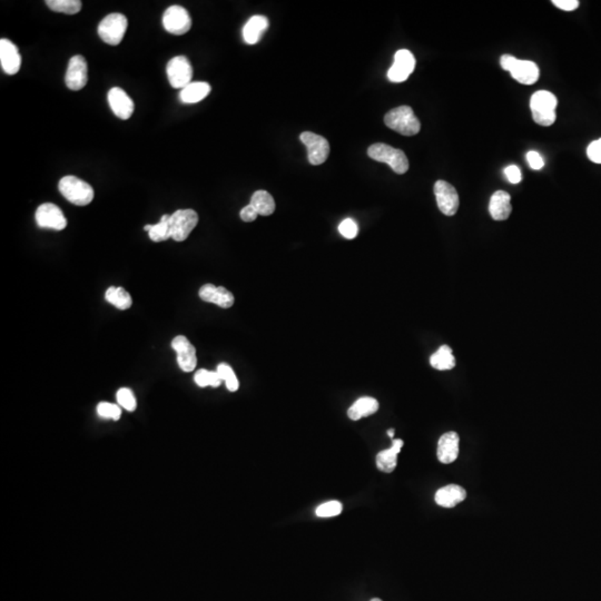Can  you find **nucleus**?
<instances>
[{"label": "nucleus", "instance_id": "40", "mask_svg": "<svg viewBox=\"0 0 601 601\" xmlns=\"http://www.w3.org/2000/svg\"><path fill=\"white\" fill-rule=\"evenodd\" d=\"M552 3L557 8L562 9L565 12H573L579 7L578 0H552Z\"/></svg>", "mask_w": 601, "mask_h": 601}, {"label": "nucleus", "instance_id": "29", "mask_svg": "<svg viewBox=\"0 0 601 601\" xmlns=\"http://www.w3.org/2000/svg\"><path fill=\"white\" fill-rule=\"evenodd\" d=\"M170 216L163 215L160 218V223L154 224V225H146L144 227L146 232H149V238L153 242H164L168 238H172L171 227H170Z\"/></svg>", "mask_w": 601, "mask_h": 601}, {"label": "nucleus", "instance_id": "9", "mask_svg": "<svg viewBox=\"0 0 601 601\" xmlns=\"http://www.w3.org/2000/svg\"><path fill=\"white\" fill-rule=\"evenodd\" d=\"M299 140L308 149V160L311 165H321L327 162L330 154V144L327 138L312 132H304Z\"/></svg>", "mask_w": 601, "mask_h": 601}, {"label": "nucleus", "instance_id": "21", "mask_svg": "<svg viewBox=\"0 0 601 601\" xmlns=\"http://www.w3.org/2000/svg\"><path fill=\"white\" fill-rule=\"evenodd\" d=\"M467 498V491L458 484H449L440 488L434 495L436 504L443 508H454Z\"/></svg>", "mask_w": 601, "mask_h": 601}, {"label": "nucleus", "instance_id": "19", "mask_svg": "<svg viewBox=\"0 0 601 601\" xmlns=\"http://www.w3.org/2000/svg\"><path fill=\"white\" fill-rule=\"evenodd\" d=\"M199 295L204 302L213 303L222 308H229L234 304V295L223 286L205 284L199 288Z\"/></svg>", "mask_w": 601, "mask_h": 601}, {"label": "nucleus", "instance_id": "24", "mask_svg": "<svg viewBox=\"0 0 601 601\" xmlns=\"http://www.w3.org/2000/svg\"><path fill=\"white\" fill-rule=\"evenodd\" d=\"M211 90V85L205 81H194L183 88L179 92V99L184 104H196L203 101L208 96Z\"/></svg>", "mask_w": 601, "mask_h": 601}, {"label": "nucleus", "instance_id": "31", "mask_svg": "<svg viewBox=\"0 0 601 601\" xmlns=\"http://www.w3.org/2000/svg\"><path fill=\"white\" fill-rule=\"evenodd\" d=\"M194 381H195V384L199 386V388H206V386H213V388H217V386H221L222 381L221 377L218 375V373L216 371H208V370L201 369L195 373L194 375Z\"/></svg>", "mask_w": 601, "mask_h": 601}, {"label": "nucleus", "instance_id": "28", "mask_svg": "<svg viewBox=\"0 0 601 601\" xmlns=\"http://www.w3.org/2000/svg\"><path fill=\"white\" fill-rule=\"evenodd\" d=\"M105 297H106L107 302L114 305L115 308H117L118 310H127L133 304L131 294L124 288L110 286V288H107Z\"/></svg>", "mask_w": 601, "mask_h": 601}, {"label": "nucleus", "instance_id": "7", "mask_svg": "<svg viewBox=\"0 0 601 601\" xmlns=\"http://www.w3.org/2000/svg\"><path fill=\"white\" fill-rule=\"evenodd\" d=\"M199 223V215L194 210H179L170 216L172 238L184 242Z\"/></svg>", "mask_w": 601, "mask_h": 601}, {"label": "nucleus", "instance_id": "18", "mask_svg": "<svg viewBox=\"0 0 601 601\" xmlns=\"http://www.w3.org/2000/svg\"><path fill=\"white\" fill-rule=\"evenodd\" d=\"M460 452V438L456 432H447L438 442L436 456L441 463L449 464L456 461Z\"/></svg>", "mask_w": 601, "mask_h": 601}, {"label": "nucleus", "instance_id": "16", "mask_svg": "<svg viewBox=\"0 0 601 601\" xmlns=\"http://www.w3.org/2000/svg\"><path fill=\"white\" fill-rule=\"evenodd\" d=\"M109 106L118 118L126 120L132 117L134 113V101L120 87H113L108 92Z\"/></svg>", "mask_w": 601, "mask_h": 601}, {"label": "nucleus", "instance_id": "20", "mask_svg": "<svg viewBox=\"0 0 601 601\" xmlns=\"http://www.w3.org/2000/svg\"><path fill=\"white\" fill-rule=\"evenodd\" d=\"M489 212L495 221H506L512 212L511 196L504 190H497L491 196Z\"/></svg>", "mask_w": 601, "mask_h": 601}, {"label": "nucleus", "instance_id": "39", "mask_svg": "<svg viewBox=\"0 0 601 601\" xmlns=\"http://www.w3.org/2000/svg\"><path fill=\"white\" fill-rule=\"evenodd\" d=\"M504 174H506L507 179H509V182L512 183V184H518V183L521 182V179H522V175H521V171L519 170V167L516 165H510L504 170Z\"/></svg>", "mask_w": 601, "mask_h": 601}, {"label": "nucleus", "instance_id": "36", "mask_svg": "<svg viewBox=\"0 0 601 601\" xmlns=\"http://www.w3.org/2000/svg\"><path fill=\"white\" fill-rule=\"evenodd\" d=\"M338 232L347 240H353L358 235L359 227L353 220L347 218L338 225Z\"/></svg>", "mask_w": 601, "mask_h": 601}, {"label": "nucleus", "instance_id": "33", "mask_svg": "<svg viewBox=\"0 0 601 601\" xmlns=\"http://www.w3.org/2000/svg\"><path fill=\"white\" fill-rule=\"evenodd\" d=\"M116 399H117L118 406L125 409L126 411L133 412L136 410L138 402H136V399H135L132 390L127 389V388H122V389L118 390Z\"/></svg>", "mask_w": 601, "mask_h": 601}, {"label": "nucleus", "instance_id": "42", "mask_svg": "<svg viewBox=\"0 0 601 601\" xmlns=\"http://www.w3.org/2000/svg\"><path fill=\"white\" fill-rule=\"evenodd\" d=\"M388 436H389L391 439H393V436H395V429H390V430H388Z\"/></svg>", "mask_w": 601, "mask_h": 601}, {"label": "nucleus", "instance_id": "14", "mask_svg": "<svg viewBox=\"0 0 601 601\" xmlns=\"http://www.w3.org/2000/svg\"><path fill=\"white\" fill-rule=\"evenodd\" d=\"M172 347L176 352L179 369L188 373L194 371L197 364V356L196 349L188 341V338L184 336H177L172 341Z\"/></svg>", "mask_w": 601, "mask_h": 601}, {"label": "nucleus", "instance_id": "23", "mask_svg": "<svg viewBox=\"0 0 601 601\" xmlns=\"http://www.w3.org/2000/svg\"><path fill=\"white\" fill-rule=\"evenodd\" d=\"M267 27H269V20L262 15H256V16L249 18V22H247V25L244 26L243 28L244 42L249 45L258 44Z\"/></svg>", "mask_w": 601, "mask_h": 601}, {"label": "nucleus", "instance_id": "6", "mask_svg": "<svg viewBox=\"0 0 601 601\" xmlns=\"http://www.w3.org/2000/svg\"><path fill=\"white\" fill-rule=\"evenodd\" d=\"M127 25L129 22L123 14H109L98 26V35L108 45L117 46L125 36Z\"/></svg>", "mask_w": 601, "mask_h": 601}, {"label": "nucleus", "instance_id": "13", "mask_svg": "<svg viewBox=\"0 0 601 601\" xmlns=\"http://www.w3.org/2000/svg\"><path fill=\"white\" fill-rule=\"evenodd\" d=\"M415 68V58L408 49H400L395 53V62L388 72V79L392 83H402L409 79Z\"/></svg>", "mask_w": 601, "mask_h": 601}, {"label": "nucleus", "instance_id": "11", "mask_svg": "<svg viewBox=\"0 0 601 601\" xmlns=\"http://www.w3.org/2000/svg\"><path fill=\"white\" fill-rule=\"evenodd\" d=\"M434 195L439 210L445 215L453 216L458 212L460 199H459L458 192L450 183L438 181L434 184Z\"/></svg>", "mask_w": 601, "mask_h": 601}, {"label": "nucleus", "instance_id": "35", "mask_svg": "<svg viewBox=\"0 0 601 601\" xmlns=\"http://www.w3.org/2000/svg\"><path fill=\"white\" fill-rule=\"evenodd\" d=\"M342 510H343V506H342L341 502L336 500L329 501V502L321 504V506L318 507L315 512L318 517L331 518L340 515Z\"/></svg>", "mask_w": 601, "mask_h": 601}, {"label": "nucleus", "instance_id": "27", "mask_svg": "<svg viewBox=\"0 0 601 601\" xmlns=\"http://www.w3.org/2000/svg\"><path fill=\"white\" fill-rule=\"evenodd\" d=\"M249 204L254 207L258 215H272L275 211V201L273 196L266 190H256L252 195Z\"/></svg>", "mask_w": 601, "mask_h": 601}, {"label": "nucleus", "instance_id": "5", "mask_svg": "<svg viewBox=\"0 0 601 601\" xmlns=\"http://www.w3.org/2000/svg\"><path fill=\"white\" fill-rule=\"evenodd\" d=\"M502 69L511 74L512 79L523 85H532L539 79V68L532 60H519L511 55L501 57Z\"/></svg>", "mask_w": 601, "mask_h": 601}, {"label": "nucleus", "instance_id": "22", "mask_svg": "<svg viewBox=\"0 0 601 601\" xmlns=\"http://www.w3.org/2000/svg\"><path fill=\"white\" fill-rule=\"evenodd\" d=\"M404 442L401 439H395L392 442V447L386 450L381 451L377 456V467L380 471L391 473L395 471L397 464V456L402 449Z\"/></svg>", "mask_w": 601, "mask_h": 601}, {"label": "nucleus", "instance_id": "37", "mask_svg": "<svg viewBox=\"0 0 601 601\" xmlns=\"http://www.w3.org/2000/svg\"><path fill=\"white\" fill-rule=\"evenodd\" d=\"M587 155L591 162L601 164V138L593 140V143L588 146Z\"/></svg>", "mask_w": 601, "mask_h": 601}, {"label": "nucleus", "instance_id": "41", "mask_svg": "<svg viewBox=\"0 0 601 601\" xmlns=\"http://www.w3.org/2000/svg\"><path fill=\"white\" fill-rule=\"evenodd\" d=\"M240 216L242 218V221L249 223V222H254L258 218V213L256 212V210H255L252 205L249 204L242 208Z\"/></svg>", "mask_w": 601, "mask_h": 601}, {"label": "nucleus", "instance_id": "1", "mask_svg": "<svg viewBox=\"0 0 601 601\" xmlns=\"http://www.w3.org/2000/svg\"><path fill=\"white\" fill-rule=\"evenodd\" d=\"M384 123L392 131L403 136H414L420 132L421 124L410 106H400L386 113Z\"/></svg>", "mask_w": 601, "mask_h": 601}, {"label": "nucleus", "instance_id": "30", "mask_svg": "<svg viewBox=\"0 0 601 601\" xmlns=\"http://www.w3.org/2000/svg\"><path fill=\"white\" fill-rule=\"evenodd\" d=\"M46 5L53 12L75 15L81 12L83 3L81 0H47Z\"/></svg>", "mask_w": 601, "mask_h": 601}, {"label": "nucleus", "instance_id": "2", "mask_svg": "<svg viewBox=\"0 0 601 601\" xmlns=\"http://www.w3.org/2000/svg\"><path fill=\"white\" fill-rule=\"evenodd\" d=\"M558 99L552 92L539 90L534 92L530 99L532 118L538 125L551 126L556 122V108Z\"/></svg>", "mask_w": 601, "mask_h": 601}, {"label": "nucleus", "instance_id": "4", "mask_svg": "<svg viewBox=\"0 0 601 601\" xmlns=\"http://www.w3.org/2000/svg\"><path fill=\"white\" fill-rule=\"evenodd\" d=\"M368 155L377 162L386 163L395 173L402 175L409 171V160L404 151L388 144H373L368 149Z\"/></svg>", "mask_w": 601, "mask_h": 601}, {"label": "nucleus", "instance_id": "26", "mask_svg": "<svg viewBox=\"0 0 601 601\" xmlns=\"http://www.w3.org/2000/svg\"><path fill=\"white\" fill-rule=\"evenodd\" d=\"M431 367L439 371H447L456 367V358L453 355L452 349L447 345H442L439 349L431 355Z\"/></svg>", "mask_w": 601, "mask_h": 601}, {"label": "nucleus", "instance_id": "17", "mask_svg": "<svg viewBox=\"0 0 601 601\" xmlns=\"http://www.w3.org/2000/svg\"><path fill=\"white\" fill-rule=\"evenodd\" d=\"M0 63L3 72L8 75H16L22 66V56L17 46L5 38L0 40Z\"/></svg>", "mask_w": 601, "mask_h": 601}, {"label": "nucleus", "instance_id": "34", "mask_svg": "<svg viewBox=\"0 0 601 601\" xmlns=\"http://www.w3.org/2000/svg\"><path fill=\"white\" fill-rule=\"evenodd\" d=\"M98 415L104 419L114 420L117 421L122 415V409L117 404L109 402H101L97 406Z\"/></svg>", "mask_w": 601, "mask_h": 601}, {"label": "nucleus", "instance_id": "25", "mask_svg": "<svg viewBox=\"0 0 601 601\" xmlns=\"http://www.w3.org/2000/svg\"><path fill=\"white\" fill-rule=\"evenodd\" d=\"M379 410V402L374 397H364L359 399L356 402L353 403L347 410V417L353 421H358L362 418L372 415Z\"/></svg>", "mask_w": 601, "mask_h": 601}, {"label": "nucleus", "instance_id": "15", "mask_svg": "<svg viewBox=\"0 0 601 601\" xmlns=\"http://www.w3.org/2000/svg\"><path fill=\"white\" fill-rule=\"evenodd\" d=\"M88 81L87 76V62L81 55L70 58L68 64L65 83L70 90H81L84 88Z\"/></svg>", "mask_w": 601, "mask_h": 601}, {"label": "nucleus", "instance_id": "3", "mask_svg": "<svg viewBox=\"0 0 601 601\" xmlns=\"http://www.w3.org/2000/svg\"><path fill=\"white\" fill-rule=\"evenodd\" d=\"M59 192L65 199L77 206H86L94 199V188L79 177L68 175L63 177L58 184Z\"/></svg>", "mask_w": 601, "mask_h": 601}, {"label": "nucleus", "instance_id": "8", "mask_svg": "<svg viewBox=\"0 0 601 601\" xmlns=\"http://www.w3.org/2000/svg\"><path fill=\"white\" fill-rule=\"evenodd\" d=\"M168 81L173 88L183 90L192 83L193 79V67L190 60L185 56H177L172 58L166 68Z\"/></svg>", "mask_w": 601, "mask_h": 601}, {"label": "nucleus", "instance_id": "12", "mask_svg": "<svg viewBox=\"0 0 601 601\" xmlns=\"http://www.w3.org/2000/svg\"><path fill=\"white\" fill-rule=\"evenodd\" d=\"M36 222L42 229L63 231L67 227V218L57 205L45 203L40 205L36 211Z\"/></svg>", "mask_w": 601, "mask_h": 601}, {"label": "nucleus", "instance_id": "38", "mask_svg": "<svg viewBox=\"0 0 601 601\" xmlns=\"http://www.w3.org/2000/svg\"><path fill=\"white\" fill-rule=\"evenodd\" d=\"M527 160H528L529 165L532 170H541V168L545 166V160H543V156L536 151H530L527 153Z\"/></svg>", "mask_w": 601, "mask_h": 601}, {"label": "nucleus", "instance_id": "10", "mask_svg": "<svg viewBox=\"0 0 601 601\" xmlns=\"http://www.w3.org/2000/svg\"><path fill=\"white\" fill-rule=\"evenodd\" d=\"M163 26L170 34L184 35L192 27V18L184 7L174 5L168 7L163 15Z\"/></svg>", "mask_w": 601, "mask_h": 601}, {"label": "nucleus", "instance_id": "32", "mask_svg": "<svg viewBox=\"0 0 601 601\" xmlns=\"http://www.w3.org/2000/svg\"><path fill=\"white\" fill-rule=\"evenodd\" d=\"M216 372H217L218 375L221 377L222 381L225 382L229 391H238V388H240V382H238L234 371H233L232 368L229 367V364H220L217 367V370H216Z\"/></svg>", "mask_w": 601, "mask_h": 601}, {"label": "nucleus", "instance_id": "43", "mask_svg": "<svg viewBox=\"0 0 601 601\" xmlns=\"http://www.w3.org/2000/svg\"><path fill=\"white\" fill-rule=\"evenodd\" d=\"M371 601H382V600H381V599H379V598H374V599H372V600H371Z\"/></svg>", "mask_w": 601, "mask_h": 601}]
</instances>
